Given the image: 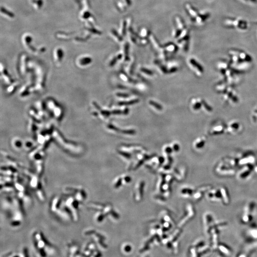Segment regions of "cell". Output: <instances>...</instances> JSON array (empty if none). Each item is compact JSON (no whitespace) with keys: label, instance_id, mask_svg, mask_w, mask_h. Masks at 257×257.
<instances>
[{"label":"cell","instance_id":"obj_6","mask_svg":"<svg viewBox=\"0 0 257 257\" xmlns=\"http://www.w3.org/2000/svg\"><path fill=\"white\" fill-rule=\"evenodd\" d=\"M117 95L118 96H119V97H124V98H127V97H128L129 96V95L128 94H125V93H117Z\"/></svg>","mask_w":257,"mask_h":257},{"label":"cell","instance_id":"obj_11","mask_svg":"<svg viewBox=\"0 0 257 257\" xmlns=\"http://www.w3.org/2000/svg\"><path fill=\"white\" fill-rule=\"evenodd\" d=\"M37 4H38V6H39V8L42 7V5H43V1L42 0H38V2H37Z\"/></svg>","mask_w":257,"mask_h":257},{"label":"cell","instance_id":"obj_8","mask_svg":"<svg viewBox=\"0 0 257 257\" xmlns=\"http://www.w3.org/2000/svg\"><path fill=\"white\" fill-rule=\"evenodd\" d=\"M90 15H91L90 13L87 11L84 13L83 15V18L84 19H87L90 16Z\"/></svg>","mask_w":257,"mask_h":257},{"label":"cell","instance_id":"obj_5","mask_svg":"<svg viewBox=\"0 0 257 257\" xmlns=\"http://www.w3.org/2000/svg\"><path fill=\"white\" fill-rule=\"evenodd\" d=\"M141 71L144 73H145L148 75H152L153 74V73L151 71L149 70L148 69H145V68H141Z\"/></svg>","mask_w":257,"mask_h":257},{"label":"cell","instance_id":"obj_7","mask_svg":"<svg viewBox=\"0 0 257 257\" xmlns=\"http://www.w3.org/2000/svg\"><path fill=\"white\" fill-rule=\"evenodd\" d=\"M200 107H201L200 103L198 102V103H196L193 106V108L195 110H198V109H199L200 108Z\"/></svg>","mask_w":257,"mask_h":257},{"label":"cell","instance_id":"obj_2","mask_svg":"<svg viewBox=\"0 0 257 257\" xmlns=\"http://www.w3.org/2000/svg\"><path fill=\"white\" fill-rule=\"evenodd\" d=\"M139 101V100L138 99H136V100H131L130 101L119 102L118 104L119 105H132V104H134L137 103Z\"/></svg>","mask_w":257,"mask_h":257},{"label":"cell","instance_id":"obj_9","mask_svg":"<svg viewBox=\"0 0 257 257\" xmlns=\"http://www.w3.org/2000/svg\"><path fill=\"white\" fill-rule=\"evenodd\" d=\"M123 132L124 133H127V134H133L135 132V131L133 130H126V131H123Z\"/></svg>","mask_w":257,"mask_h":257},{"label":"cell","instance_id":"obj_3","mask_svg":"<svg viewBox=\"0 0 257 257\" xmlns=\"http://www.w3.org/2000/svg\"><path fill=\"white\" fill-rule=\"evenodd\" d=\"M1 11L4 13V14L7 15L8 16H9L11 18H13L15 17V15L12 13L10 11H8L6 9H5L4 8H1Z\"/></svg>","mask_w":257,"mask_h":257},{"label":"cell","instance_id":"obj_12","mask_svg":"<svg viewBox=\"0 0 257 257\" xmlns=\"http://www.w3.org/2000/svg\"><path fill=\"white\" fill-rule=\"evenodd\" d=\"M118 59V58H114L113 59V60L112 61V62H111V63H110V65L111 66H113V65H114V64L116 63V61H117V60Z\"/></svg>","mask_w":257,"mask_h":257},{"label":"cell","instance_id":"obj_14","mask_svg":"<svg viewBox=\"0 0 257 257\" xmlns=\"http://www.w3.org/2000/svg\"><path fill=\"white\" fill-rule=\"evenodd\" d=\"M177 70V69L176 68H173L170 70V73H174L175 72H176Z\"/></svg>","mask_w":257,"mask_h":257},{"label":"cell","instance_id":"obj_1","mask_svg":"<svg viewBox=\"0 0 257 257\" xmlns=\"http://www.w3.org/2000/svg\"><path fill=\"white\" fill-rule=\"evenodd\" d=\"M190 62L193 66H195L198 70H199V71L200 72H201V73H203V69L202 67L200 65L198 62H196L195 60L193 59H191L190 60Z\"/></svg>","mask_w":257,"mask_h":257},{"label":"cell","instance_id":"obj_15","mask_svg":"<svg viewBox=\"0 0 257 257\" xmlns=\"http://www.w3.org/2000/svg\"><path fill=\"white\" fill-rule=\"evenodd\" d=\"M121 58H122V55H119L118 56V57H117V58H118V60L120 59Z\"/></svg>","mask_w":257,"mask_h":257},{"label":"cell","instance_id":"obj_13","mask_svg":"<svg viewBox=\"0 0 257 257\" xmlns=\"http://www.w3.org/2000/svg\"><path fill=\"white\" fill-rule=\"evenodd\" d=\"M129 112V109L126 108V109H125L124 110V111H123V113L124 114H125V115H127V114H128Z\"/></svg>","mask_w":257,"mask_h":257},{"label":"cell","instance_id":"obj_4","mask_svg":"<svg viewBox=\"0 0 257 257\" xmlns=\"http://www.w3.org/2000/svg\"><path fill=\"white\" fill-rule=\"evenodd\" d=\"M149 103H150V104L151 105L153 106L154 107L156 108V109H157L158 110H163L162 106L160 105L159 104H158V103H157V102H155V101H150V102H149Z\"/></svg>","mask_w":257,"mask_h":257},{"label":"cell","instance_id":"obj_10","mask_svg":"<svg viewBox=\"0 0 257 257\" xmlns=\"http://www.w3.org/2000/svg\"><path fill=\"white\" fill-rule=\"evenodd\" d=\"M112 113L114 114H120L122 113V112L120 110H115L112 112Z\"/></svg>","mask_w":257,"mask_h":257}]
</instances>
